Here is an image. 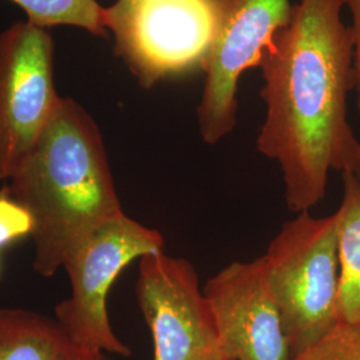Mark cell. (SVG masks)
<instances>
[{
  "mask_svg": "<svg viewBox=\"0 0 360 360\" xmlns=\"http://www.w3.org/2000/svg\"><path fill=\"white\" fill-rule=\"evenodd\" d=\"M343 8V0H300L259 65L266 116L257 150L279 165L287 206L297 214L322 200L331 171L360 169L347 114L354 38Z\"/></svg>",
  "mask_w": 360,
  "mask_h": 360,
  "instance_id": "obj_1",
  "label": "cell"
},
{
  "mask_svg": "<svg viewBox=\"0 0 360 360\" xmlns=\"http://www.w3.org/2000/svg\"><path fill=\"white\" fill-rule=\"evenodd\" d=\"M34 219L32 269L51 278L91 232L124 211L90 112L62 96L34 150L6 181Z\"/></svg>",
  "mask_w": 360,
  "mask_h": 360,
  "instance_id": "obj_2",
  "label": "cell"
},
{
  "mask_svg": "<svg viewBox=\"0 0 360 360\" xmlns=\"http://www.w3.org/2000/svg\"><path fill=\"white\" fill-rule=\"evenodd\" d=\"M263 260L294 358L338 324L335 214L315 218L309 211L300 212L284 223Z\"/></svg>",
  "mask_w": 360,
  "mask_h": 360,
  "instance_id": "obj_3",
  "label": "cell"
},
{
  "mask_svg": "<svg viewBox=\"0 0 360 360\" xmlns=\"http://www.w3.org/2000/svg\"><path fill=\"white\" fill-rule=\"evenodd\" d=\"M160 232L122 214L98 227L65 262L70 296L55 307V319L83 347L129 358L131 348L116 336L108 318L111 285L129 263L163 251Z\"/></svg>",
  "mask_w": 360,
  "mask_h": 360,
  "instance_id": "obj_4",
  "label": "cell"
},
{
  "mask_svg": "<svg viewBox=\"0 0 360 360\" xmlns=\"http://www.w3.org/2000/svg\"><path fill=\"white\" fill-rule=\"evenodd\" d=\"M114 51L143 89L205 71L215 39L207 0H147L107 19Z\"/></svg>",
  "mask_w": 360,
  "mask_h": 360,
  "instance_id": "obj_5",
  "label": "cell"
},
{
  "mask_svg": "<svg viewBox=\"0 0 360 360\" xmlns=\"http://www.w3.org/2000/svg\"><path fill=\"white\" fill-rule=\"evenodd\" d=\"M215 39L205 67V86L198 107L203 142L217 144L238 123L240 77L260 65L274 37L290 20L291 0H207Z\"/></svg>",
  "mask_w": 360,
  "mask_h": 360,
  "instance_id": "obj_6",
  "label": "cell"
},
{
  "mask_svg": "<svg viewBox=\"0 0 360 360\" xmlns=\"http://www.w3.org/2000/svg\"><path fill=\"white\" fill-rule=\"evenodd\" d=\"M62 96L49 30L15 22L0 31V180L7 181L38 143Z\"/></svg>",
  "mask_w": 360,
  "mask_h": 360,
  "instance_id": "obj_7",
  "label": "cell"
},
{
  "mask_svg": "<svg viewBox=\"0 0 360 360\" xmlns=\"http://www.w3.org/2000/svg\"><path fill=\"white\" fill-rule=\"evenodd\" d=\"M136 297L154 360H223L212 311L188 260L165 251L141 257Z\"/></svg>",
  "mask_w": 360,
  "mask_h": 360,
  "instance_id": "obj_8",
  "label": "cell"
},
{
  "mask_svg": "<svg viewBox=\"0 0 360 360\" xmlns=\"http://www.w3.org/2000/svg\"><path fill=\"white\" fill-rule=\"evenodd\" d=\"M223 360H292L263 257L233 262L205 287Z\"/></svg>",
  "mask_w": 360,
  "mask_h": 360,
  "instance_id": "obj_9",
  "label": "cell"
},
{
  "mask_svg": "<svg viewBox=\"0 0 360 360\" xmlns=\"http://www.w3.org/2000/svg\"><path fill=\"white\" fill-rule=\"evenodd\" d=\"M0 360H104V354L80 346L55 318L0 307Z\"/></svg>",
  "mask_w": 360,
  "mask_h": 360,
  "instance_id": "obj_10",
  "label": "cell"
},
{
  "mask_svg": "<svg viewBox=\"0 0 360 360\" xmlns=\"http://www.w3.org/2000/svg\"><path fill=\"white\" fill-rule=\"evenodd\" d=\"M343 198L335 212L339 259L338 323H360V180L343 172Z\"/></svg>",
  "mask_w": 360,
  "mask_h": 360,
  "instance_id": "obj_11",
  "label": "cell"
},
{
  "mask_svg": "<svg viewBox=\"0 0 360 360\" xmlns=\"http://www.w3.org/2000/svg\"><path fill=\"white\" fill-rule=\"evenodd\" d=\"M20 7L27 22L41 28L77 27L94 37H107L105 7L98 0H10Z\"/></svg>",
  "mask_w": 360,
  "mask_h": 360,
  "instance_id": "obj_12",
  "label": "cell"
},
{
  "mask_svg": "<svg viewBox=\"0 0 360 360\" xmlns=\"http://www.w3.org/2000/svg\"><path fill=\"white\" fill-rule=\"evenodd\" d=\"M292 360H360V323H338Z\"/></svg>",
  "mask_w": 360,
  "mask_h": 360,
  "instance_id": "obj_13",
  "label": "cell"
},
{
  "mask_svg": "<svg viewBox=\"0 0 360 360\" xmlns=\"http://www.w3.org/2000/svg\"><path fill=\"white\" fill-rule=\"evenodd\" d=\"M32 232L34 219L31 214L13 198L4 184L0 188V248L32 236Z\"/></svg>",
  "mask_w": 360,
  "mask_h": 360,
  "instance_id": "obj_14",
  "label": "cell"
},
{
  "mask_svg": "<svg viewBox=\"0 0 360 360\" xmlns=\"http://www.w3.org/2000/svg\"><path fill=\"white\" fill-rule=\"evenodd\" d=\"M345 7L351 16V32L354 38V65L356 75V96H358V110L360 115V0H343Z\"/></svg>",
  "mask_w": 360,
  "mask_h": 360,
  "instance_id": "obj_15",
  "label": "cell"
},
{
  "mask_svg": "<svg viewBox=\"0 0 360 360\" xmlns=\"http://www.w3.org/2000/svg\"><path fill=\"white\" fill-rule=\"evenodd\" d=\"M143 1H147V0H116L114 4H111L110 7H105V22L107 19L129 13V10L139 6Z\"/></svg>",
  "mask_w": 360,
  "mask_h": 360,
  "instance_id": "obj_16",
  "label": "cell"
},
{
  "mask_svg": "<svg viewBox=\"0 0 360 360\" xmlns=\"http://www.w3.org/2000/svg\"><path fill=\"white\" fill-rule=\"evenodd\" d=\"M356 176H358V179L360 180V169L358 171V172H356Z\"/></svg>",
  "mask_w": 360,
  "mask_h": 360,
  "instance_id": "obj_17",
  "label": "cell"
}]
</instances>
